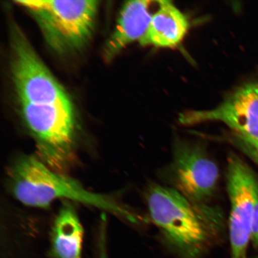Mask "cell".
I'll return each instance as SVG.
<instances>
[{
	"label": "cell",
	"mask_w": 258,
	"mask_h": 258,
	"mask_svg": "<svg viewBox=\"0 0 258 258\" xmlns=\"http://www.w3.org/2000/svg\"><path fill=\"white\" fill-rule=\"evenodd\" d=\"M157 1H130L121 9L114 33L105 48L106 58L114 56L127 45L140 41L147 32L154 12Z\"/></svg>",
	"instance_id": "ba28073f"
},
{
	"label": "cell",
	"mask_w": 258,
	"mask_h": 258,
	"mask_svg": "<svg viewBox=\"0 0 258 258\" xmlns=\"http://www.w3.org/2000/svg\"><path fill=\"white\" fill-rule=\"evenodd\" d=\"M84 230L73 206L63 205L51 232V254L54 258H82Z\"/></svg>",
	"instance_id": "30bf717a"
},
{
	"label": "cell",
	"mask_w": 258,
	"mask_h": 258,
	"mask_svg": "<svg viewBox=\"0 0 258 258\" xmlns=\"http://www.w3.org/2000/svg\"><path fill=\"white\" fill-rule=\"evenodd\" d=\"M189 26L186 16L172 2L159 1V6L140 43L143 46L175 47L184 38Z\"/></svg>",
	"instance_id": "9c48e42d"
},
{
	"label": "cell",
	"mask_w": 258,
	"mask_h": 258,
	"mask_svg": "<svg viewBox=\"0 0 258 258\" xmlns=\"http://www.w3.org/2000/svg\"><path fill=\"white\" fill-rule=\"evenodd\" d=\"M105 246V234L102 233L99 238L98 258H108Z\"/></svg>",
	"instance_id": "7c38bea8"
},
{
	"label": "cell",
	"mask_w": 258,
	"mask_h": 258,
	"mask_svg": "<svg viewBox=\"0 0 258 258\" xmlns=\"http://www.w3.org/2000/svg\"><path fill=\"white\" fill-rule=\"evenodd\" d=\"M226 181L230 203L231 258H247L251 224L258 203V177L237 154L230 153L227 157Z\"/></svg>",
	"instance_id": "5b68a950"
},
{
	"label": "cell",
	"mask_w": 258,
	"mask_h": 258,
	"mask_svg": "<svg viewBox=\"0 0 258 258\" xmlns=\"http://www.w3.org/2000/svg\"><path fill=\"white\" fill-rule=\"evenodd\" d=\"M14 35L13 77L21 104L72 105L62 86L41 62L23 35L19 32Z\"/></svg>",
	"instance_id": "52a82bcc"
},
{
	"label": "cell",
	"mask_w": 258,
	"mask_h": 258,
	"mask_svg": "<svg viewBox=\"0 0 258 258\" xmlns=\"http://www.w3.org/2000/svg\"><path fill=\"white\" fill-rule=\"evenodd\" d=\"M251 243L258 253V203L254 210L252 224H251Z\"/></svg>",
	"instance_id": "8fae6325"
},
{
	"label": "cell",
	"mask_w": 258,
	"mask_h": 258,
	"mask_svg": "<svg viewBox=\"0 0 258 258\" xmlns=\"http://www.w3.org/2000/svg\"><path fill=\"white\" fill-rule=\"evenodd\" d=\"M254 258H258V253L256 254L255 257H254Z\"/></svg>",
	"instance_id": "5bb4252c"
},
{
	"label": "cell",
	"mask_w": 258,
	"mask_h": 258,
	"mask_svg": "<svg viewBox=\"0 0 258 258\" xmlns=\"http://www.w3.org/2000/svg\"><path fill=\"white\" fill-rule=\"evenodd\" d=\"M253 159L256 161L258 163V154L256 156H254L253 157Z\"/></svg>",
	"instance_id": "4fadbf2b"
},
{
	"label": "cell",
	"mask_w": 258,
	"mask_h": 258,
	"mask_svg": "<svg viewBox=\"0 0 258 258\" xmlns=\"http://www.w3.org/2000/svg\"><path fill=\"white\" fill-rule=\"evenodd\" d=\"M9 178L13 195L26 206L44 208L57 199L72 200L134 220L109 197L88 191L76 180L50 169L38 157H19L10 169Z\"/></svg>",
	"instance_id": "7a4b0ae2"
},
{
	"label": "cell",
	"mask_w": 258,
	"mask_h": 258,
	"mask_svg": "<svg viewBox=\"0 0 258 258\" xmlns=\"http://www.w3.org/2000/svg\"><path fill=\"white\" fill-rule=\"evenodd\" d=\"M39 25L50 46L57 51L76 49L90 38L98 1H17Z\"/></svg>",
	"instance_id": "3957f363"
},
{
	"label": "cell",
	"mask_w": 258,
	"mask_h": 258,
	"mask_svg": "<svg viewBox=\"0 0 258 258\" xmlns=\"http://www.w3.org/2000/svg\"><path fill=\"white\" fill-rule=\"evenodd\" d=\"M145 198L151 220L177 258H201L224 239L225 218L219 206L193 202L156 183Z\"/></svg>",
	"instance_id": "6da1fadb"
},
{
	"label": "cell",
	"mask_w": 258,
	"mask_h": 258,
	"mask_svg": "<svg viewBox=\"0 0 258 258\" xmlns=\"http://www.w3.org/2000/svg\"><path fill=\"white\" fill-rule=\"evenodd\" d=\"M182 124L220 121L233 132L241 149L251 157L258 154V82L240 87L220 105L208 111H188L179 116Z\"/></svg>",
	"instance_id": "8992f818"
},
{
	"label": "cell",
	"mask_w": 258,
	"mask_h": 258,
	"mask_svg": "<svg viewBox=\"0 0 258 258\" xmlns=\"http://www.w3.org/2000/svg\"><path fill=\"white\" fill-rule=\"evenodd\" d=\"M172 157L166 170L170 187L193 202L210 203L217 191L220 174L205 147L176 140Z\"/></svg>",
	"instance_id": "277c9868"
}]
</instances>
